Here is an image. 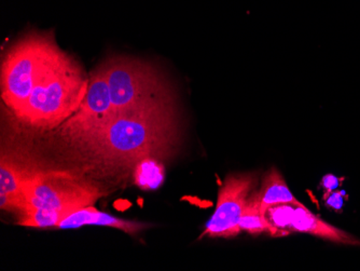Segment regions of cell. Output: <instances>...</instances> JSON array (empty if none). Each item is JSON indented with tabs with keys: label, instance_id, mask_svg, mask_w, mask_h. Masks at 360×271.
<instances>
[{
	"label": "cell",
	"instance_id": "cell-3",
	"mask_svg": "<svg viewBox=\"0 0 360 271\" xmlns=\"http://www.w3.org/2000/svg\"><path fill=\"white\" fill-rule=\"evenodd\" d=\"M101 64L104 68L110 90L112 108L107 120L119 115L174 101L169 82L161 70L151 63L131 56H112Z\"/></svg>",
	"mask_w": 360,
	"mask_h": 271
},
{
	"label": "cell",
	"instance_id": "cell-9",
	"mask_svg": "<svg viewBox=\"0 0 360 271\" xmlns=\"http://www.w3.org/2000/svg\"><path fill=\"white\" fill-rule=\"evenodd\" d=\"M296 232L311 234L342 246H360V239L357 237L331 225L321 216L309 211L302 203L296 206L293 213L292 234Z\"/></svg>",
	"mask_w": 360,
	"mask_h": 271
},
{
	"label": "cell",
	"instance_id": "cell-16",
	"mask_svg": "<svg viewBox=\"0 0 360 271\" xmlns=\"http://www.w3.org/2000/svg\"><path fill=\"white\" fill-rule=\"evenodd\" d=\"M321 184H323L325 189L328 190L329 193H330V191H333V190L339 185V179L333 177V175H327V177H323Z\"/></svg>",
	"mask_w": 360,
	"mask_h": 271
},
{
	"label": "cell",
	"instance_id": "cell-11",
	"mask_svg": "<svg viewBox=\"0 0 360 271\" xmlns=\"http://www.w3.org/2000/svg\"><path fill=\"white\" fill-rule=\"evenodd\" d=\"M261 211L269 206L281 203H299L291 193L283 174L276 167H271L261 177Z\"/></svg>",
	"mask_w": 360,
	"mask_h": 271
},
{
	"label": "cell",
	"instance_id": "cell-10",
	"mask_svg": "<svg viewBox=\"0 0 360 271\" xmlns=\"http://www.w3.org/2000/svg\"><path fill=\"white\" fill-rule=\"evenodd\" d=\"M89 225L116 228V229L127 232L131 236L139 234L149 227V225L145 222L122 220V218H116L111 214L97 211L94 206H90L68 214L58 224V228L70 229V228H79Z\"/></svg>",
	"mask_w": 360,
	"mask_h": 271
},
{
	"label": "cell",
	"instance_id": "cell-12",
	"mask_svg": "<svg viewBox=\"0 0 360 271\" xmlns=\"http://www.w3.org/2000/svg\"><path fill=\"white\" fill-rule=\"evenodd\" d=\"M299 203L274 204L264 210L262 214L268 226V234L273 237L292 234L293 213Z\"/></svg>",
	"mask_w": 360,
	"mask_h": 271
},
{
	"label": "cell",
	"instance_id": "cell-7",
	"mask_svg": "<svg viewBox=\"0 0 360 271\" xmlns=\"http://www.w3.org/2000/svg\"><path fill=\"white\" fill-rule=\"evenodd\" d=\"M111 111L110 90L104 68L100 64L91 74L86 98L76 114L60 125V134L68 139L78 137L91 127L105 122L110 117Z\"/></svg>",
	"mask_w": 360,
	"mask_h": 271
},
{
	"label": "cell",
	"instance_id": "cell-13",
	"mask_svg": "<svg viewBox=\"0 0 360 271\" xmlns=\"http://www.w3.org/2000/svg\"><path fill=\"white\" fill-rule=\"evenodd\" d=\"M240 228L242 232H248L252 236L268 234V226L261 211V194L259 186L252 191L248 204L245 206L240 220Z\"/></svg>",
	"mask_w": 360,
	"mask_h": 271
},
{
	"label": "cell",
	"instance_id": "cell-14",
	"mask_svg": "<svg viewBox=\"0 0 360 271\" xmlns=\"http://www.w3.org/2000/svg\"><path fill=\"white\" fill-rule=\"evenodd\" d=\"M68 214L44 209H25L19 214V225L35 228H58Z\"/></svg>",
	"mask_w": 360,
	"mask_h": 271
},
{
	"label": "cell",
	"instance_id": "cell-5",
	"mask_svg": "<svg viewBox=\"0 0 360 271\" xmlns=\"http://www.w3.org/2000/svg\"><path fill=\"white\" fill-rule=\"evenodd\" d=\"M22 193L24 198L22 211L44 209L66 214L93 206L104 196L98 186L91 183L81 174L42 167L24 182Z\"/></svg>",
	"mask_w": 360,
	"mask_h": 271
},
{
	"label": "cell",
	"instance_id": "cell-6",
	"mask_svg": "<svg viewBox=\"0 0 360 271\" xmlns=\"http://www.w3.org/2000/svg\"><path fill=\"white\" fill-rule=\"evenodd\" d=\"M260 182V171L228 175L220 186L215 212L206 224L201 238L230 239L242 232L240 218L250 195Z\"/></svg>",
	"mask_w": 360,
	"mask_h": 271
},
{
	"label": "cell",
	"instance_id": "cell-8",
	"mask_svg": "<svg viewBox=\"0 0 360 271\" xmlns=\"http://www.w3.org/2000/svg\"><path fill=\"white\" fill-rule=\"evenodd\" d=\"M0 169V208L7 211H22L24 206V182L40 165L20 147L3 145Z\"/></svg>",
	"mask_w": 360,
	"mask_h": 271
},
{
	"label": "cell",
	"instance_id": "cell-4",
	"mask_svg": "<svg viewBox=\"0 0 360 271\" xmlns=\"http://www.w3.org/2000/svg\"><path fill=\"white\" fill-rule=\"evenodd\" d=\"M58 48L51 34L32 32L6 52L1 63V99L13 118L21 113Z\"/></svg>",
	"mask_w": 360,
	"mask_h": 271
},
{
	"label": "cell",
	"instance_id": "cell-2",
	"mask_svg": "<svg viewBox=\"0 0 360 271\" xmlns=\"http://www.w3.org/2000/svg\"><path fill=\"white\" fill-rule=\"evenodd\" d=\"M90 77L80 63L58 46L46 63L15 120L32 130H52L76 114L86 98Z\"/></svg>",
	"mask_w": 360,
	"mask_h": 271
},
{
	"label": "cell",
	"instance_id": "cell-1",
	"mask_svg": "<svg viewBox=\"0 0 360 271\" xmlns=\"http://www.w3.org/2000/svg\"><path fill=\"white\" fill-rule=\"evenodd\" d=\"M175 101L112 117L70 139L107 167H131L173 157L180 143Z\"/></svg>",
	"mask_w": 360,
	"mask_h": 271
},
{
	"label": "cell",
	"instance_id": "cell-15",
	"mask_svg": "<svg viewBox=\"0 0 360 271\" xmlns=\"http://www.w3.org/2000/svg\"><path fill=\"white\" fill-rule=\"evenodd\" d=\"M331 195L326 200L327 206H330L331 209L338 210L343 206L345 201H343V194L335 193V191H330Z\"/></svg>",
	"mask_w": 360,
	"mask_h": 271
}]
</instances>
